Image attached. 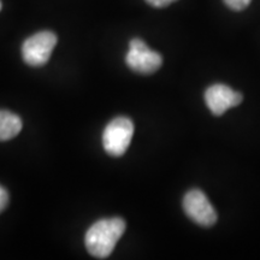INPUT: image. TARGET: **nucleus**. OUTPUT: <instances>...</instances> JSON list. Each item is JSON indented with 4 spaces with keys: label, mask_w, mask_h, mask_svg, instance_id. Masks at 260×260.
Returning a JSON list of instances; mask_svg holds the SVG:
<instances>
[{
    "label": "nucleus",
    "mask_w": 260,
    "mask_h": 260,
    "mask_svg": "<svg viewBox=\"0 0 260 260\" xmlns=\"http://www.w3.org/2000/svg\"><path fill=\"white\" fill-rule=\"evenodd\" d=\"M125 226L124 220L118 217L98 220L86 233L84 243L87 251L95 258H107L124 234Z\"/></svg>",
    "instance_id": "f257e3e1"
},
{
    "label": "nucleus",
    "mask_w": 260,
    "mask_h": 260,
    "mask_svg": "<svg viewBox=\"0 0 260 260\" xmlns=\"http://www.w3.org/2000/svg\"><path fill=\"white\" fill-rule=\"evenodd\" d=\"M134 135V124L128 117H117L106 125L103 133V145L106 153L121 157L126 152Z\"/></svg>",
    "instance_id": "f03ea898"
},
{
    "label": "nucleus",
    "mask_w": 260,
    "mask_h": 260,
    "mask_svg": "<svg viewBox=\"0 0 260 260\" xmlns=\"http://www.w3.org/2000/svg\"><path fill=\"white\" fill-rule=\"evenodd\" d=\"M57 45L54 32L45 30L31 35L22 45V57L30 67H42L50 59L52 51Z\"/></svg>",
    "instance_id": "7ed1b4c3"
},
{
    "label": "nucleus",
    "mask_w": 260,
    "mask_h": 260,
    "mask_svg": "<svg viewBox=\"0 0 260 260\" xmlns=\"http://www.w3.org/2000/svg\"><path fill=\"white\" fill-rule=\"evenodd\" d=\"M125 63L135 73L151 75L160 69L162 58L158 52L148 48L141 39H133L125 56Z\"/></svg>",
    "instance_id": "20e7f679"
},
{
    "label": "nucleus",
    "mask_w": 260,
    "mask_h": 260,
    "mask_svg": "<svg viewBox=\"0 0 260 260\" xmlns=\"http://www.w3.org/2000/svg\"><path fill=\"white\" fill-rule=\"evenodd\" d=\"M183 210L189 218L201 226H212L217 222V212L204 191L191 189L183 198Z\"/></svg>",
    "instance_id": "39448f33"
},
{
    "label": "nucleus",
    "mask_w": 260,
    "mask_h": 260,
    "mask_svg": "<svg viewBox=\"0 0 260 260\" xmlns=\"http://www.w3.org/2000/svg\"><path fill=\"white\" fill-rule=\"evenodd\" d=\"M205 102L214 116H222L229 109L240 105L242 102L241 93L235 92L225 84H212L205 92Z\"/></svg>",
    "instance_id": "423d86ee"
},
{
    "label": "nucleus",
    "mask_w": 260,
    "mask_h": 260,
    "mask_svg": "<svg viewBox=\"0 0 260 260\" xmlns=\"http://www.w3.org/2000/svg\"><path fill=\"white\" fill-rule=\"evenodd\" d=\"M22 125V119L17 115L8 110H0V141H8L17 136Z\"/></svg>",
    "instance_id": "0eeeda50"
},
{
    "label": "nucleus",
    "mask_w": 260,
    "mask_h": 260,
    "mask_svg": "<svg viewBox=\"0 0 260 260\" xmlns=\"http://www.w3.org/2000/svg\"><path fill=\"white\" fill-rule=\"evenodd\" d=\"M252 0H224L228 8H230L234 11H241L249 5Z\"/></svg>",
    "instance_id": "6e6552de"
},
{
    "label": "nucleus",
    "mask_w": 260,
    "mask_h": 260,
    "mask_svg": "<svg viewBox=\"0 0 260 260\" xmlns=\"http://www.w3.org/2000/svg\"><path fill=\"white\" fill-rule=\"evenodd\" d=\"M9 204V193L4 187L0 186V213L6 209Z\"/></svg>",
    "instance_id": "1a4fd4ad"
},
{
    "label": "nucleus",
    "mask_w": 260,
    "mask_h": 260,
    "mask_svg": "<svg viewBox=\"0 0 260 260\" xmlns=\"http://www.w3.org/2000/svg\"><path fill=\"white\" fill-rule=\"evenodd\" d=\"M146 2L151 6H154V8H165V6L172 4L176 0H146Z\"/></svg>",
    "instance_id": "9d476101"
},
{
    "label": "nucleus",
    "mask_w": 260,
    "mask_h": 260,
    "mask_svg": "<svg viewBox=\"0 0 260 260\" xmlns=\"http://www.w3.org/2000/svg\"><path fill=\"white\" fill-rule=\"evenodd\" d=\"M0 10H2V2H0Z\"/></svg>",
    "instance_id": "9b49d317"
}]
</instances>
